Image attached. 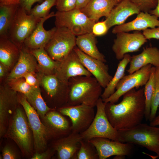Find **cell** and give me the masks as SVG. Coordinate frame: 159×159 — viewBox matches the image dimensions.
Returning a JSON list of instances; mask_svg holds the SVG:
<instances>
[{
    "mask_svg": "<svg viewBox=\"0 0 159 159\" xmlns=\"http://www.w3.org/2000/svg\"><path fill=\"white\" fill-rule=\"evenodd\" d=\"M77 159H99L97 150L89 141L82 139L77 154Z\"/></svg>",
    "mask_w": 159,
    "mask_h": 159,
    "instance_id": "d6a6232c",
    "label": "cell"
},
{
    "mask_svg": "<svg viewBox=\"0 0 159 159\" xmlns=\"http://www.w3.org/2000/svg\"><path fill=\"white\" fill-rule=\"evenodd\" d=\"M5 66L3 64L1 63L0 64V77H3L5 74Z\"/></svg>",
    "mask_w": 159,
    "mask_h": 159,
    "instance_id": "681fc988",
    "label": "cell"
},
{
    "mask_svg": "<svg viewBox=\"0 0 159 159\" xmlns=\"http://www.w3.org/2000/svg\"><path fill=\"white\" fill-rule=\"evenodd\" d=\"M16 46L7 36H0V61L5 66H10L14 58L19 56Z\"/></svg>",
    "mask_w": 159,
    "mask_h": 159,
    "instance_id": "83f0119b",
    "label": "cell"
},
{
    "mask_svg": "<svg viewBox=\"0 0 159 159\" xmlns=\"http://www.w3.org/2000/svg\"><path fill=\"white\" fill-rule=\"evenodd\" d=\"M54 150L47 151L46 152L39 153L37 152L30 158L31 159H45L50 158Z\"/></svg>",
    "mask_w": 159,
    "mask_h": 159,
    "instance_id": "ee69618b",
    "label": "cell"
},
{
    "mask_svg": "<svg viewBox=\"0 0 159 159\" xmlns=\"http://www.w3.org/2000/svg\"><path fill=\"white\" fill-rule=\"evenodd\" d=\"M55 73L54 74L60 80L66 82L73 77L92 76L83 65L74 49L64 58L58 61Z\"/></svg>",
    "mask_w": 159,
    "mask_h": 159,
    "instance_id": "4fadbf2b",
    "label": "cell"
},
{
    "mask_svg": "<svg viewBox=\"0 0 159 159\" xmlns=\"http://www.w3.org/2000/svg\"><path fill=\"white\" fill-rule=\"evenodd\" d=\"M119 103H106L105 110L112 125L117 130L130 129L142 123L145 117L144 88L132 89L125 94Z\"/></svg>",
    "mask_w": 159,
    "mask_h": 159,
    "instance_id": "6da1fadb",
    "label": "cell"
},
{
    "mask_svg": "<svg viewBox=\"0 0 159 159\" xmlns=\"http://www.w3.org/2000/svg\"><path fill=\"white\" fill-rule=\"evenodd\" d=\"M2 158L4 159H16L18 158V157L12 148L6 145L2 150Z\"/></svg>",
    "mask_w": 159,
    "mask_h": 159,
    "instance_id": "60d3db41",
    "label": "cell"
},
{
    "mask_svg": "<svg viewBox=\"0 0 159 159\" xmlns=\"http://www.w3.org/2000/svg\"><path fill=\"white\" fill-rule=\"evenodd\" d=\"M90 0H76V9L80 10L85 7Z\"/></svg>",
    "mask_w": 159,
    "mask_h": 159,
    "instance_id": "f6af8a7d",
    "label": "cell"
},
{
    "mask_svg": "<svg viewBox=\"0 0 159 159\" xmlns=\"http://www.w3.org/2000/svg\"><path fill=\"white\" fill-rule=\"evenodd\" d=\"M20 0H0V4H19Z\"/></svg>",
    "mask_w": 159,
    "mask_h": 159,
    "instance_id": "bcb514c9",
    "label": "cell"
},
{
    "mask_svg": "<svg viewBox=\"0 0 159 159\" xmlns=\"http://www.w3.org/2000/svg\"><path fill=\"white\" fill-rule=\"evenodd\" d=\"M155 67L154 91L151 101V110L149 119L150 122L156 116L159 106V66Z\"/></svg>",
    "mask_w": 159,
    "mask_h": 159,
    "instance_id": "e575fe53",
    "label": "cell"
},
{
    "mask_svg": "<svg viewBox=\"0 0 159 159\" xmlns=\"http://www.w3.org/2000/svg\"><path fill=\"white\" fill-rule=\"evenodd\" d=\"M76 0H57L56 7L57 11H67L76 9Z\"/></svg>",
    "mask_w": 159,
    "mask_h": 159,
    "instance_id": "74e56055",
    "label": "cell"
},
{
    "mask_svg": "<svg viewBox=\"0 0 159 159\" xmlns=\"http://www.w3.org/2000/svg\"><path fill=\"white\" fill-rule=\"evenodd\" d=\"M149 64L155 67L159 66V49L156 47L144 48L140 54L131 56L127 71L131 74Z\"/></svg>",
    "mask_w": 159,
    "mask_h": 159,
    "instance_id": "44dd1931",
    "label": "cell"
},
{
    "mask_svg": "<svg viewBox=\"0 0 159 159\" xmlns=\"http://www.w3.org/2000/svg\"><path fill=\"white\" fill-rule=\"evenodd\" d=\"M95 147L99 159H106L112 156H128L132 150V144L108 139L97 138L89 140Z\"/></svg>",
    "mask_w": 159,
    "mask_h": 159,
    "instance_id": "5bb4252c",
    "label": "cell"
},
{
    "mask_svg": "<svg viewBox=\"0 0 159 159\" xmlns=\"http://www.w3.org/2000/svg\"><path fill=\"white\" fill-rule=\"evenodd\" d=\"M94 107L81 104L62 107L59 111L70 119L72 132L81 133L89 127L93 120L95 114Z\"/></svg>",
    "mask_w": 159,
    "mask_h": 159,
    "instance_id": "8fae6325",
    "label": "cell"
},
{
    "mask_svg": "<svg viewBox=\"0 0 159 159\" xmlns=\"http://www.w3.org/2000/svg\"><path fill=\"white\" fill-rule=\"evenodd\" d=\"M25 96L28 102L42 118H44L46 114L52 110L44 100L39 87H33L31 92Z\"/></svg>",
    "mask_w": 159,
    "mask_h": 159,
    "instance_id": "f546056e",
    "label": "cell"
},
{
    "mask_svg": "<svg viewBox=\"0 0 159 159\" xmlns=\"http://www.w3.org/2000/svg\"><path fill=\"white\" fill-rule=\"evenodd\" d=\"M152 65L149 64L131 74L124 76L117 84L114 93L103 100L105 103H115L131 90L145 85L150 78Z\"/></svg>",
    "mask_w": 159,
    "mask_h": 159,
    "instance_id": "30bf717a",
    "label": "cell"
},
{
    "mask_svg": "<svg viewBox=\"0 0 159 159\" xmlns=\"http://www.w3.org/2000/svg\"><path fill=\"white\" fill-rule=\"evenodd\" d=\"M55 13L52 12L47 16L41 19L36 27L24 43L26 47L32 49L45 47L53 36L57 29L54 27L48 30H45L43 24L48 19L54 16Z\"/></svg>",
    "mask_w": 159,
    "mask_h": 159,
    "instance_id": "d6986e66",
    "label": "cell"
},
{
    "mask_svg": "<svg viewBox=\"0 0 159 159\" xmlns=\"http://www.w3.org/2000/svg\"><path fill=\"white\" fill-rule=\"evenodd\" d=\"M118 131L120 142L141 146L156 153L159 158V127L141 123Z\"/></svg>",
    "mask_w": 159,
    "mask_h": 159,
    "instance_id": "3957f363",
    "label": "cell"
},
{
    "mask_svg": "<svg viewBox=\"0 0 159 159\" xmlns=\"http://www.w3.org/2000/svg\"><path fill=\"white\" fill-rule=\"evenodd\" d=\"M54 16L56 27L66 28L76 36L92 33L96 22L77 9L67 11H57Z\"/></svg>",
    "mask_w": 159,
    "mask_h": 159,
    "instance_id": "8992f818",
    "label": "cell"
},
{
    "mask_svg": "<svg viewBox=\"0 0 159 159\" xmlns=\"http://www.w3.org/2000/svg\"><path fill=\"white\" fill-rule=\"evenodd\" d=\"M62 115L60 112L53 110L45 116L54 138H59L61 136H66L72 132V125Z\"/></svg>",
    "mask_w": 159,
    "mask_h": 159,
    "instance_id": "cb8c5ba5",
    "label": "cell"
},
{
    "mask_svg": "<svg viewBox=\"0 0 159 159\" xmlns=\"http://www.w3.org/2000/svg\"><path fill=\"white\" fill-rule=\"evenodd\" d=\"M143 31L142 33L147 40L153 39L159 40V27L148 28Z\"/></svg>",
    "mask_w": 159,
    "mask_h": 159,
    "instance_id": "ab89813d",
    "label": "cell"
},
{
    "mask_svg": "<svg viewBox=\"0 0 159 159\" xmlns=\"http://www.w3.org/2000/svg\"><path fill=\"white\" fill-rule=\"evenodd\" d=\"M106 104L101 97L97 101L93 120L89 127L80 133L83 139L89 141L94 138H102L119 141L118 130L112 125L105 113Z\"/></svg>",
    "mask_w": 159,
    "mask_h": 159,
    "instance_id": "5b68a950",
    "label": "cell"
},
{
    "mask_svg": "<svg viewBox=\"0 0 159 159\" xmlns=\"http://www.w3.org/2000/svg\"><path fill=\"white\" fill-rule=\"evenodd\" d=\"M19 101L24 109L32 131L35 148L37 152H40L45 148L48 137H53L52 132L42 123L39 115L24 95L20 97Z\"/></svg>",
    "mask_w": 159,
    "mask_h": 159,
    "instance_id": "9c48e42d",
    "label": "cell"
},
{
    "mask_svg": "<svg viewBox=\"0 0 159 159\" xmlns=\"http://www.w3.org/2000/svg\"><path fill=\"white\" fill-rule=\"evenodd\" d=\"M147 41L143 33L138 31L120 32L116 34L112 49L116 59L120 60L125 54L138 51Z\"/></svg>",
    "mask_w": 159,
    "mask_h": 159,
    "instance_id": "7c38bea8",
    "label": "cell"
},
{
    "mask_svg": "<svg viewBox=\"0 0 159 159\" xmlns=\"http://www.w3.org/2000/svg\"><path fill=\"white\" fill-rule=\"evenodd\" d=\"M140 12L139 8L130 0H121L105 20L108 29L114 26L124 24L129 17Z\"/></svg>",
    "mask_w": 159,
    "mask_h": 159,
    "instance_id": "ac0fdd59",
    "label": "cell"
},
{
    "mask_svg": "<svg viewBox=\"0 0 159 159\" xmlns=\"http://www.w3.org/2000/svg\"><path fill=\"white\" fill-rule=\"evenodd\" d=\"M26 82L33 87H39L38 81L33 74L32 73H27L23 77Z\"/></svg>",
    "mask_w": 159,
    "mask_h": 159,
    "instance_id": "7bdbcfd3",
    "label": "cell"
},
{
    "mask_svg": "<svg viewBox=\"0 0 159 159\" xmlns=\"http://www.w3.org/2000/svg\"><path fill=\"white\" fill-rule=\"evenodd\" d=\"M40 19L28 14L19 5L9 29L8 37L18 47L24 44Z\"/></svg>",
    "mask_w": 159,
    "mask_h": 159,
    "instance_id": "52a82bcc",
    "label": "cell"
},
{
    "mask_svg": "<svg viewBox=\"0 0 159 159\" xmlns=\"http://www.w3.org/2000/svg\"><path fill=\"white\" fill-rule=\"evenodd\" d=\"M35 58L30 51L21 48L18 62L8 77V80H12L23 77L27 73H33L36 67Z\"/></svg>",
    "mask_w": 159,
    "mask_h": 159,
    "instance_id": "603a6c76",
    "label": "cell"
},
{
    "mask_svg": "<svg viewBox=\"0 0 159 159\" xmlns=\"http://www.w3.org/2000/svg\"><path fill=\"white\" fill-rule=\"evenodd\" d=\"M109 30L105 20L96 22L92 29V33L96 36H101L105 34Z\"/></svg>",
    "mask_w": 159,
    "mask_h": 159,
    "instance_id": "f35d334b",
    "label": "cell"
},
{
    "mask_svg": "<svg viewBox=\"0 0 159 159\" xmlns=\"http://www.w3.org/2000/svg\"><path fill=\"white\" fill-rule=\"evenodd\" d=\"M149 13L151 14L154 15L158 18L159 17V0L158 1V3L156 7L150 10Z\"/></svg>",
    "mask_w": 159,
    "mask_h": 159,
    "instance_id": "7dc6e473",
    "label": "cell"
},
{
    "mask_svg": "<svg viewBox=\"0 0 159 159\" xmlns=\"http://www.w3.org/2000/svg\"><path fill=\"white\" fill-rule=\"evenodd\" d=\"M82 138L80 133L72 132L69 135L58 138L53 145L59 159H77V154Z\"/></svg>",
    "mask_w": 159,
    "mask_h": 159,
    "instance_id": "2e32d148",
    "label": "cell"
},
{
    "mask_svg": "<svg viewBox=\"0 0 159 159\" xmlns=\"http://www.w3.org/2000/svg\"><path fill=\"white\" fill-rule=\"evenodd\" d=\"M44 0H20L19 5L29 14L33 5L36 2L42 3Z\"/></svg>",
    "mask_w": 159,
    "mask_h": 159,
    "instance_id": "b9f144b4",
    "label": "cell"
},
{
    "mask_svg": "<svg viewBox=\"0 0 159 159\" xmlns=\"http://www.w3.org/2000/svg\"><path fill=\"white\" fill-rule=\"evenodd\" d=\"M156 16L149 12L140 11L134 20L122 24L115 26L112 33L116 34L120 32H129L133 31H143L148 28L159 27V20Z\"/></svg>",
    "mask_w": 159,
    "mask_h": 159,
    "instance_id": "e0dca14e",
    "label": "cell"
},
{
    "mask_svg": "<svg viewBox=\"0 0 159 159\" xmlns=\"http://www.w3.org/2000/svg\"><path fill=\"white\" fill-rule=\"evenodd\" d=\"M155 68L154 66L152 67L150 78L144 88L145 99V117L147 120H149L150 117L151 101L154 91Z\"/></svg>",
    "mask_w": 159,
    "mask_h": 159,
    "instance_id": "1f68e13d",
    "label": "cell"
},
{
    "mask_svg": "<svg viewBox=\"0 0 159 159\" xmlns=\"http://www.w3.org/2000/svg\"><path fill=\"white\" fill-rule=\"evenodd\" d=\"M76 37L66 28H57L44 49L53 60L61 61L68 55L76 46Z\"/></svg>",
    "mask_w": 159,
    "mask_h": 159,
    "instance_id": "ba28073f",
    "label": "cell"
},
{
    "mask_svg": "<svg viewBox=\"0 0 159 159\" xmlns=\"http://www.w3.org/2000/svg\"><path fill=\"white\" fill-rule=\"evenodd\" d=\"M131 58L130 55L127 54L120 61L115 75L109 84L104 88V90L102 93L101 97L103 100L108 98L115 92L117 84L125 75L126 68L130 62Z\"/></svg>",
    "mask_w": 159,
    "mask_h": 159,
    "instance_id": "4316f807",
    "label": "cell"
},
{
    "mask_svg": "<svg viewBox=\"0 0 159 159\" xmlns=\"http://www.w3.org/2000/svg\"><path fill=\"white\" fill-rule=\"evenodd\" d=\"M19 4H0V36H7Z\"/></svg>",
    "mask_w": 159,
    "mask_h": 159,
    "instance_id": "f1b7e54d",
    "label": "cell"
},
{
    "mask_svg": "<svg viewBox=\"0 0 159 159\" xmlns=\"http://www.w3.org/2000/svg\"><path fill=\"white\" fill-rule=\"evenodd\" d=\"M24 111L17 108L11 117L4 136L13 140L22 153L29 155L32 150V135L28 120Z\"/></svg>",
    "mask_w": 159,
    "mask_h": 159,
    "instance_id": "277c9868",
    "label": "cell"
},
{
    "mask_svg": "<svg viewBox=\"0 0 159 159\" xmlns=\"http://www.w3.org/2000/svg\"><path fill=\"white\" fill-rule=\"evenodd\" d=\"M67 106L84 104L93 107L101 97L102 87L92 76H80L69 80Z\"/></svg>",
    "mask_w": 159,
    "mask_h": 159,
    "instance_id": "7a4b0ae2",
    "label": "cell"
},
{
    "mask_svg": "<svg viewBox=\"0 0 159 159\" xmlns=\"http://www.w3.org/2000/svg\"><path fill=\"white\" fill-rule=\"evenodd\" d=\"M73 49L84 66L97 80L102 87L105 88L113 77L109 73L108 66L105 63L85 53L76 46Z\"/></svg>",
    "mask_w": 159,
    "mask_h": 159,
    "instance_id": "9a60e30c",
    "label": "cell"
},
{
    "mask_svg": "<svg viewBox=\"0 0 159 159\" xmlns=\"http://www.w3.org/2000/svg\"><path fill=\"white\" fill-rule=\"evenodd\" d=\"M57 1V0H44L32 8L29 14L38 19L46 17L50 14L51 8L56 6Z\"/></svg>",
    "mask_w": 159,
    "mask_h": 159,
    "instance_id": "836d02e7",
    "label": "cell"
},
{
    "mask_svg": "<svg viewBox=\"0 0 159 159\" xmlns=\"http://www.w3.org/2000/svg\"><path fill=\"white\" fill-rule=\"evenodd\" d=\"M95 36L92 32L77 36L76 45L86 54L105 63L106 60L105 56L97 46Z\"/></svg>",
    "mask_w": 159,
    "mask_h": 159,
    "instance_id": "d4e9b609",
    "label": "cell"
},
{
    "mask_svg": "<svg viewBox=\"0 0 159 159\" xmlns=\"http://www.w3.org/2000/svg\"><path fill=\"white\" fill-rule=\"evenodd\" d=\"M30 52L43 69L49 73L55 72L58 64V61L52 59L44 47L32 49Z\"/></svg>",
    "mask_w": 159,
    "mask_h": 159,
    "instance_id": "4dcf8cb0",
    "label": "cell"
},
{
    "mask_svg": "<svg viewBox=\"0 0 159 159\" xmlns=\"http://www.w3.org/2000/svg\"><path fill=\"white\" fill-rule=\"evenodd\" d=\"M21 78L11 80L10 85L14 91L20 92L25 96L30 92L33 87H32Z\"/></svg>",
    "mask_w": 159,
    "mask_h": 159,
    "instance_id": "d590c367",
    "label": "cell"
},
{
    "mask_svg": "<svg viewBox=\"0 0 159 159\" xmlns=\"http://www.w3.org/2000/svg\"><path fill=\"white\" fill-rule=\"evenodd\" d=\"M150 125L153 126L159 125V111L158 115L156 116L152 121L150 122Z\"/></svg>",
    "mask_w": 159,
    "mask_h": 159,
    "instance_id": "c3c4849f",
    "label": "cell"
},
{
    "mask_svg": "<svg viewBox=\"0 0 159 159\" xmlns=\"http://www.w3.org/2000/svg\"><path fill=\"white\" fill-rule=\"evenodd\" d=\"M16 99L13 92L1 90L0 94V136H4L16 109Z\"/></svg>",
    "mask_w": 159,
    "mask_h": 159,
    "instance_id": "ffe728a7",
    "label": "cell"
},
{
    "mask_svg": "<svg viewBox=\"0 0 159 159\" xmlns=\"http://www.w3.org/2000/svg\"><path fill=\"white\" fill-rule=\"evenodd\" d=\"M119 2L116 0H90L80 10L89 18L96 22L102 17L107 18Z\"/></svg>",
    "mask_w": 159,
    "mask_h": 159,
    "instance_id": "7402d4cb",
    "label": "cell"
},
{
    "mask_svg": "<svg viewBox=\"0 0 159 159\" xmlns=\"http://www.w3.org/2000/svg\"><path fill=\"white\" fill-rule=\"evenodd\" d=\"M118 1L119 2H120V1H121V0H116Z\"/></svg>",
    "mask_w": 159,
    "mask_h": 159,
    "instance_id": "f907efd6",
    "label": "cell"
},
{
    "mask_svg": "<svg viewBox=\"0 0 159 159\" xmlns=\"http://www.w3.org/2000/svg\"><path fill=\"white\" fill-rule=\"evenodd\" d=\"M139 9L140 11L149 12L157 6L158 0H130Z\"/></svg>",
    "mask_w": 159,
    "mask_h": 159,
    "instance_id": "8d00e7d4",
    "label": "cell"
},
{
    "mask_svg": "<svg viewBox=\"0 0 159 159\" xmlns=\"http://www.w3.org/2000/svg\"><path fill=\"white\" fill-rule=\"evenodd\" d=\"M41 82L44 88L51 97H56L61 93L67 95L68 96V82L61 80L55 74L44 76Z\"/></svg>",
    "mask_w": 159,
    "mask_h": 159,
    "instance_id": "484cf974",
    "label": "cell"
}]
</instances>
